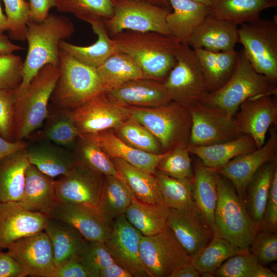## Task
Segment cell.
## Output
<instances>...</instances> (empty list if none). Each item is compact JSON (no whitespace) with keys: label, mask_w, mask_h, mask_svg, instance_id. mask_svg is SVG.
Returning <instances> with one entry per match:
<instances>
[{"label":"cell","mask_w":277,"mask_h":277,"mask_svg":"<svg viewBox=\"0 0 277 277\" xmlns=\"http://www.w3.org/2000/svg\"><path fill=\"white\" fill-rule=\"evenodd\" d=\"M44 231L51 242L55 266L73 259H78L87 240L75 228L60 220L48 217Z\"/></svg>","instance_id":"28"},{"label":"cell","mask_w":277,"mask_h":277,"mask_svg":"<svg viewBox=\"0 0 277 277\" xmlns=\"http://www.w3.org/2000/svg\"><path fill=\"white\" fill-rule=\"evenodd\" d=\"M276 161L268 162L256 172L249 184L246 194L245 204L251 219L260 226L265 214L267 199Z\"/></svg>","instance_id":"38"},{"label":"cell","mask_w":277,"mask_h":277,"mask_svg":"<svg viewBox=\"0 0 277 277\" xmlns=\"http://www.w3.org/2000/svg\"><path fill=\"white\" fill-rule=\"evenodd\" d=\"M105 176L76 162L66 174L55 180L58 201L97 207Z\"/></svg>","instance_id":"15"},{"label":"cell","mask_w":277,"mask_h":277,"mask_svg":"<svg viewBox=\"0 0 277 277\" xmlns=\"http://www.w3.org/2000/svg\"><path fill=\"white\" fill-rule=\"evenodd\" d=\"M146 2L155 6L172 11L171 7L168 0H135Z\"/></svg>","instance_id":"62"},{"label":"cell","mask_w":277,"mask_h":277,"mask_svg":"<svg viewBox=\"0 0 277 277\" xmlns=\"http://www.w3.org/2000/svg\"><path fill=\"white\" fill-rule=\"evenodd\" d=\"M217 277H276V273L261 264L249 248L227 260L213 273Z\"/></svg>","instance_id":"42"},{"label":"cell","mask_w":277,"mask_h":277,"mask_svg":"<svg viewBox=\"0 0 277 277\" xmlns=\"http://www.w3.org/2000/svg\"><path fill=\"white\" fill-rule=\"evenodd\" d=\"M192 196L196 210L213 233L214 212L217 200L216 173L200 161L194 164Z\"/></svg>","instance_id":"27"},{"label":"cell","mask_w":277,"mask_h":277,"mask_svg":"<svg viewBox=\"0 0 277 277\" xmlns=\"http://www.w3.org/2000/svg\"><path fill=\"white\" fill-rule=\"evenodd\" d=\"M47 216L69 224L89 241L105 242L111 231L97 208L90 205L58 201Z\"/></svg>","instance_id":"20"},{"label":"cell","mask_w":277,"mask_h":277,"mask_svg":"<svg viewBox=\"0 0 277 277\" xmlns=\"http://www.w3.org/2000/svg\"><path fill=\"white\" fill-rule=\"evenodd\" d=\"M60 75L59 66L47 65L26 87L14 89V141L29 137L46 120L49 102Z\"/></svg>","instance_id":"2"},{"label":"cell","mask_w":277,"mask_h":277,"mask_svg":"<svg viewBox=\"0 0 277 277\" xmlns=\"http://www.w3.org/2000/svg\"><path fill=\"white\" fill-rule=\"evenodd\" d=\"M200 273L195 268L190 262L179 268L172 275L171 277H199Z\"/></svg>","instance_id":"60"},{"label":"cell","mask_w":277,"mask_h":277,"mask_svg":"<svg viewBox=\"0 0 277 277\" xmlns=\"http://www.w3.org/2000/svg\"><path fill=\"white\" fill-rule=\"evenodd\" d=\"M193 50L209 93L219 89L233 73L239 52L234 49L224 52H213L203 48Z\"/></svg>","instance_id":"29"},{"label":"cell","mask_w":277,"mask_h":277,"mask_svg":"<svg viewBox=\"0 0 277 277\" xmlns=\"http://www.w3.org/2000/svg\"><path fill=\"white\" fill-rule=\"evenodd\" d=\"M188 109L192 122L188 146L228 142L242 135L234 118L221 115L201 103L189 107Z\"/></svg>","instance_id":"14"},{"label":"cell","mask_w":277,"mask_h":277,"mask_svg":"<svg viewBox=\"0 0 277 277\" xmlns=\"http://www.w3.org/2000/svg\"><path fill=\"white\" fill-rule=\"evenodd\" d=\"M59 67L60 75L51 97L55 110L72 111L108 91L96 68L61 49Z\"/></svg>","instance_id":"5"},{"label":"cell","mask_w":277,"mask_h":277,"mask_svg":"<svg viewBox=\"0 0 277 277\" xmlns=\"http://www.w3.org/2000/svg\"><path fill=\"white\" fill-rule=\"evenodd\" d=\"M111 37L116 51L131 58L144 78L164 82L176 64L181 43L172 35L125 30Z\"/></svg>","instance_id":"1"},{"label":"cell","mask_w":277,"mask_h":277,"mask_svg":"<svg viewBox=\"0 0 277 277\" xmlns=\"http://www.w3.org/2000/svg\"><path fill=\"white\" fill-rule=\"evenodd\" d=\"M29 21L40 23L49 15L50 9L55 7V0H29Z\"/></svg>","instance_id":"56"},{"label":"cell","mask_w":277,"mask_h":277,"mask_svg":"<svg viewBox=\"0 0 277 277\" xmlns=\"http://www.w3.org/2000/svg\"><path fill=\"white\" fill-rule=\"evenodd\" d=\"M83 136L93 141L110 158L122 159L153 175L158 163L167 153L154 154L134 148L121 140L112 129Z\"/></svg>","instance_id":"24"},{"label":"cell","mask_w":277,"mask_h":277,"mask_svg":"<svg viewBox=\"0 0 277 277\" xmlns=\"http://www.w3.org/2000/svg\"><path fill=\"white\" fill-rule=\"evenodd\" d=\"M58 201L55 179L30 164L26 171L23 195L18 204L27 210L48 216Z\"/></svg>","instance_id":"25"},{"label":"cell","mask_w":277,"mask_h":277,"mask_svg":"<svg viewBox=\"0 0 277 277\" xmlns=\"http://www.w3.org/2000/svg\"><path fill=\"white\" fill-rule=\"evenodd\" d=\"M74 31L72 22L63 16L49 14L40 23L29 21L25 33L28 51L23 63L22 80L17 87H26L44 66H59L60 43Z\"/></svg>","instance_id":"3"},{"label":"cell","mask_w":277,"mask_h":277,"mask_svg":"<svg viewBox=\"0 0 277 277\" xmlns=\"http://www.w3.org/2000/svg\"><path fill=\"white\" fill-rule=\"evenodd\" d=\"M9 28V22L6 15L3 13L0 2V34H4L5 31L8 32Z\"/></svg>","instance_id":"61"},{"label":"cell","mask_w":277,"mask_h":277,"mask_svg":"<svg viewBox=\"0 0 277 277\" xmlns=\"http://www.w3.org/2000/svg\"><path fill=\"white\" fill-rule=\"evenodd\" d=\"M111 103L122 107H156L171 101L164 82L142 78L129 82L105 93Z\"/></svg>","instance_id":"21"},{"label":"cell","mask_w":277,"mask_h":277,"mask_svg":"<svg viewBox=\"0 0 277 277\" xmlns=\"http://www.w3.org/2000/svg\"><path fill=\"white\" fill-rule=\"evenodd\" d=\"M239 43L254 70L277 82V16L240 25Z\"/></svg>","instance_id":"8"},{"label":"cell","mask_w":277,"mask_h":277,"mask_svg":"<svg viewBox=\"0 0 277 277\" xmlns=\"http://www.w3.org/2000/svg\"><path fill=\"white\" fill-rule=\"evenodd\" d=\"M113 130L121 140L134 148L154 154L163 153L155 137L130 116Z\"/></svg>","instance_id":"46"},{"label":"cell","mask_w":277,"mask_h":277,"mask_svg":"<svg viewBox=\"0 0 277 277\" xmlns=\"http://www.w3.org/2000/svg\"><path fill=\"white\" fill-rule=\"evenodd\" d=\"M187 149L190 153L197 156L205 166L215 168L238 156L256 150L257 147L250 135L242 134L228 142L206 146H189Z\"/></svg>","instance_id":"33"},{"label":"cell","mask_w":277,"mask_h":277,"mask_svg":"<svg viewBox=\"0 0 277 277\" xmlns=\"http://www.w3.org/2000/svg\"><path fill=\"white\" fill-rule=\"evenodd\" d=\"M193 1L204 4L208 6H210L211 4V0H193Z\"/></svg>","instance_id":"63"},{"label":"cell","mask_w":277,"mask_h":277,"mask_svg":"<svg viewBox=\"0 0 277 277\" xmlns=\"http://www.w3.org/2000/svg\"><path fill=\"white\" fill-rule=\"evenodd\" d=\"M97 36L96 41L88 46L75 45L66 41L60 43V49L80 62L97 68L116 51L114 42L109 35L102 20L89 23Z\"/></svg>","instance_id":"31"},{"label":"cell","mask_w":277,"mask_h":277,"mask_svg":"<svg viewBox=\"0 0 277 277\" xmlns=\"http://www.w3.org/2000/svg\"><path fill=\"white\" fill-rule=\"evenodd\" d=\"M277 7V0H211L209 14L237 25L260 18L261 12Z\"/></svg>","instance_id":"34"},{"label":"cell","mask_w":277,"mask_h":277,"mask_svg":"<svg viewBox=\"0 0 277 277\" xmlns=\"http://www.w3.org/2000/svg\"><path fill=\"white\" fill-rule=\"evenodd\" d=\"M40 135L41 140L49 141L68 149L75 145L79 133L70 111L54 110L51 114H49Z\"/></svg>","instance_id":"43"},{"label":"cell","mask_w":277,"mask_h":277,"mask_svg":"<svg viewBox=\"0 0 277 277\" xmlns=\"http://www.w3.org/2000/svg\"><path fill=\"white\" fill-rule=\"evenodd\" d=\"M249 250L263 265L269 264L277 260V235L273 231L260 227Z\"/></svg>","instance_id":"50"},{"label":"cell","mask_w":277,"mask_h":277,"mask_svg":"<svg viewBox=\"0 0 277 277\" xmlns=\"http://www.w3.org/2000/svg\"><path fill=\"white\" fill-rule=\"evenodd\" d=\"M267 141L260 148L238 156L223 166L211 168L229 180L245 203L247 187L259 169L265 164L277 159L276 126H272Z\"/></svg>","instance_id":"12"},{"label":"cell","mask_w":277,"mask_h":277,"mask_svg":"<svg viewBox=\"0 0 277 277\" xmlns=\"http://www.w3.org/2000/svg\"><path fill=\"white\" fill-rule=\"evenodd\" d=\"M170 12L146 2L113 0L112 16L102 21L110 37L125 30L172 35L166 21Z\"/></svg>","instance_id":"9"},{"label":"cell","mask_w":277,"mask_h":277,"mask_svg":"<svg viewBox=\"0 0 277 277\" xmlns=\"http://www.w3.org/2000/svg\"><path fill=\"white\" fill-rule=\"evenodd\" d=\"M238 25L208 14L187 42L192 49L203 48L213 52L234 49L239 43Z\"/></svg>","instance_id":"22"},{"label":"cell","mask_w":277,"mask_h":277,"mask_svg":"<svg viewBox=\"0 0 277 277\" xmlns=\"http://www.w3.org/2000/svg\"><path fill=\"white\" fill-rule=\"evenodd\" d=\"M53 277H90V275L81 261L73 259L57 266Z\"/></svg>","instance_id":"54"},{"label":"cell","mask_w":277,"mask_h":277,"mask_svg":"<svg viewBox=\"0 0 277 277\" xmlns=\"http://www.w3.org/2000/svg\"><path fill=\"white\" fill-rule=\"evenodd\" d=\"M96 69L108 91L129 82L144 78L142 70L131 58L118 51Z\"/></svg>","instance_id":"40"},{"label":"cell","mask_w":277,"mask_h":277,"mask_svg":"<svg viewBox=\"0 0 277 277\" xmlns=\"http://www.w3.org/2000/svg\"><path fill=\"white\" fill-rule=\"evenodd\" d=\"M70 111L79 135L114 129L130 117L126 107L110 102L105 93Z\"/></svg>","instance_id":"16"},{"label":"cell","mask_w":277,"mask_h":277,"mask_svg":"<svg viewBox=\"0 0 277 277\" xmlns=\"http://www.w3.org/2000/svg\"><path fill=\"white\" fill-rule=\"evenodd\" d=\"M189 152L186 147H177L167 152L158 163L156 170L174 179H191L193 172Z\"/></svg>","instance_id":"47"},{"label":"cell","mask_w":277,"mask_h":277,"mask_svg":"<svg viewBox=\"0 0 277 277\" xmlns=\"http://www.w3.org/2000/svg\"><path fill=\"white\" fill-rule=\"evenodd\" d=\"M23 49L22 47L11 43L7 36L0 34V54L13 53L15 51Z\"/></svg>","instance_id":"59"},{"label":"cell","mask_w":277,"mask_h":277,"mask_svg":"<svg viewBox=\"0 0 277 277\" xmlns=\"http://www.w3.org/2000/svg\"><path fill=\"white\" fill-rule=\"evenodd\" d=\"M29 164L25 149L0 160V203L22 200L26 171Z\"/></svg>","instance_id":"32"},{"label":"cell","mask_w":277,"mask_h":277,"mask_svg":"<svg viewBox=\"0 0 277 277\" xmlns=\"http://www.w3.org/2000/svg\"><path fill=\"white\" fill-rule=\"evenodd\" d=\"M47 219L45 214L27 210L17 202L0 203V250L44 231Z\"/></svg>","instance_id":"19"},{"label":"cell","mask_w":277,"mask_h":277,"mask_svg":"<svg viewBox=\"0 0 277 277\" xmlns=\"http://www.w3.org/2000/svg\"><path fill=\"white\" fill-rule=\"evenodd\" d=\"M23 63L18 55L0 54V90L14 89L20 84Z\"/></svg>","instance_id":"51"},{"label":"cell","mask_w":277,"mask_h":277,"mask_svg":"<svg viewBox=\"0 0 277 277\" xmlns=\"http://www.w3.org/2000/svg\"><path fill=\"white\" fill-rule=\"evenodd\" d=\"M28 276L15 259L7 252L0 250V277H25Z\"/></svg>","instance_id":"55"},{"label":"cell","mask_w":277,"mask_h":277,"mask_svg":"<svg viewBox=\"0 0 277 277\" xmlns=\"http://www.w3.org/2000/svg\"><path fill=\"white\" fill-rule=\"evenodd\" d=\"M276 94H265L244 102L236 113L234 120L242 134L250 135L257 148L266 141L268 129L277 124Z\"/></svg>","instance_id":"18"},{"label":"cell","mask_w":277,"mask_h":277,"mask_svg":"<svg viewBox=\"0 0 277 277\" xmlns=\"http://www.w3.org/2000/svg\"><path fill=\"white\" fill-rule=\"evenodd\" d=\"M27 144L23 141H9L0 135V160L13 152L24 149Z\"/></svg>","instance_id":"57"},{"label":"cell","mask_w":277,"mask_h":277,"mask_svg":"<svg viewBox=\"0 0 277 277\" xmlns=\"http://www.w3.org/2000/svg\"><path fill=\"white\" fill-rule=\"evenodd\" d=\"M110 159L118 175L138 200L150 204L163 202L157 182L153 174L122 159Z\"/></svg>","instance_id":"37"},{"label":"cell","mask_w":277,"mask_h":277,"mask_svg":"<svg viewBox=\"0 0 277 277\" xmlns=\"http://www.w3.org/2000/svg\"><path fill=\"white\" fill-rule=\"evenodd\" d=\"M125 107L155 137L163 153L187 147L192 123L187 107L174 101L156 107Z\"/></svg>","instance_id":"7"},{"label":"cell","mask_w":277,"mask_h":277,"mask_svg":"<svg viewBox=\"0 0 277 277\" xmlns=\"http://www.w3.org/2000/svg\"><path fill=\"white\" fill-rule=\"evenodd\" d=\"M167 226L190 257L199 253L213 236L196 213L170 209Z\"/></svg>","instance_id":"23"},{"label":"cell","mask_w":277,"mask_h":277,"mask_svg":"<svg viewBox=\"0 0 277 277\" xmlns=\"http://www.w3.org/2000/svg\"><path fill=\"white\" fill-rule=\"evenodd\" d=\"M142 236L124 214L113 220L110 234L104 242L115 262L134 277H149L140 256Z\"/></svg>","instance_id":"13"},{"label":"cell","mask_w":277,"mask_h":277,"mask_svg":"<svg viewBox=\"0 0 277 277\" xmlns=\"http://www.w3.org/2000/svg\"><path fill=\"white\" fill-rule=\"evenodd\" d=\"M55 7L88 23L110 18L113 13V0H55Z\"/></svg>","instance_id":"45"},{"label":"cell","mask_w":277,"mask_h":277,"mask_svg":"<svg viewBox=\"0 0 277 277\" xmlns=\"http://www.w3.org/2000/svg\"><path fill=\"white\" fill-rule=\"evenodd\" d=\"M134 195L120 176H105L97 209L105 222L111 226L113 220L124 214Z\"/></svg>","instance_id":"36"},{"label":"cell","mask_w":277,"mask_h":277,"mask_svg":"<svg viewBox=\"0 0 277 277\" xmlns=\"http://www.w3.org/2000/svg\"><path fill=\"white\" fill-rule=\"evenodd\" d=\"M79 260L85 267L90 277H98V272L116 263L104 242L87 241Z\"/></svg>","instance_id":"49"},{"label":"cell","mask_w":277,"mask_h":277,"mask_svg":"<svg viewBox=\"0 0 277 277\" xmlns=\"http://www.w3.org/2000/svg\"><path fill=\"white\" fill-rule=\"evenodd\" d=\"M140 253L149 277H171L191 259L167 226L157 234L142 235Z\"/></svg>","instance_id":"11"},{"label":"cell","mask_w":277,"mask_h":277,"mask_svg":"<svg viewBox=\"0 0 277 277\" xmlns=\"http://www.w3.org/2000/svg\"><path fill=\"white\" fill-rule=\"evenodd\" d=\"M25 150L29 163L53 179L66 174L76 163L68 149L49 141L27 145Z\"/></svg>","instance_id":"26"},{"label":"cell","mask_w":277,"mask_h":277,"mask_svg":"<svg viewBox=\"0 0 277 277\" xmlns=\"http://www.w3.org/2000/svg\"><path fill=\"white\" fill-rule=\"evenodd\" d=\"M276 84L254 70L242 49L229 80L219 89L209 93L201 103L221 115L234 118L245 101L262 95L276 94Z\"/></svg>","instance_id":"4"},{"label":"cell","mask_w":277,"mask_h":277,"mask_svg":"<svg viewBox=\"0 0 277 277\" xmlns=\"http://www.w3.org/2000/svg\"><path fill=\"white\" fill-rule=\"evenodd\" d=\"M172 101L189 107L201 103L209 93L193 49L180 43L176 62L164 81Z\"/></svg>","instance_id":"10"},{"label":"cell","mask_w":277,"mask_h":277,"mask_svg":"<svg viewBox=\"0 0 277 277\" xmlns=\"http://www.w3.org/2000/svg\"><path fill=\"white\" fill-rule=\"evenodd\" d=\"M170 208L164 203L150 204L138 200L134 195L124 215L142 235L151 236L167 226Z\"/></svg>","instance_id":"35"},{"label":"cell","mask_w":277,"mask_h":277,"mask_svg":"<svg viewBox=\"0 0 277 277\" xmlns=\"http://www.w3.org/2000/svg\"><path fill=\"white\" fill-rule=\"evenodd\" d=\"M14 89L0 90V135L14 141Z\"/></svg>","instance_id":"52"},{"label":"cell","mask_w":277,"mask_h":277,"mask_svg":"<svg viewBox=\"0 0 277 277\" xmlns=\"http://www.w3.org/2000/svg\"><path fill=\"white\" fill-rule=\"evenodd\" d=\"M172 9L166 21L171 35L181 43L187 42L209 14V6L193 0H168Z\"/></svg>","instance_id":"30"},{"label":"cell","mask_w":277,"mask_h":277,"mask_svg":"<svg viewBox=\"0 0 277 277\" xmlns=\"http://www.w3.org/2000/svg\"><path fill=\"white\" fill-rule=\"evenodd\" d=\"M216 178L213 236L225 239L240 248H249L260 226L251 219L245 203L232 184L217 173Z\"/></svg>","instance_id":"6"},{"label":"cell","mask_w":277,"mask_h":277,"mask_svg":"<svg viewBox=\"0 0 277 277\" xmlns=\"http://www.w3.org/2000/svg\"><path fill=\"white\" fill-rule=\"evenodd\" d=\"M76 145V162L104 176H119L110 157L93 141L80 135Z\"/></svg>","instance_id":"44"},{"label":"cell","mask_w":277,"mask_h":277,"mask_svg":"<svg viewBox=\"0 0 277 277\" xmlns=\"http://www.w3.org/2000/svg\"><path fill=\"white\" fill-rule=\"evenodd\" d=\"M9 22V37L15 41H24L27 23L30 19L29 4L25 0H3Z\"/></svg>","instance_id":"48"},{"label":"cell","mask_w":277,"mask_h":277,"mask_svg":"<svg viewBox=\"0 0 277 277\" xmlns=\"http://www.w3.org/2000/svg\"><path fill=\"white\" fill-rule=\"evenodd\" d=\"M154 175L163 201L170 209L198 213L192 196V179H176L157 170Z\"/></svg>","instance_id":"41"},{"label":"cell","mask_w":277,"mask_h":277,"mask_svg":"<svg viewBox=\"0 0 277 277\" xmlns=\"http://www.w3.org/2000/svg\"><path fill=\"white\" fill-rule=\"evenodd\" d=\"M7 249L28 276L53 277L56 266L52 247L44 231L20 239Z\"/></svg>","instance_id":"17"},{"label":"cell","mask_w":277,"mask_h":277,"mask_svg":"<svg viewBox=\"0 0 277 277\" xmlns=\"http://www.w3.org/2000/svg\"><path fill=\"white\" fill-rule=\"evenodd\" d=\"M98 277H132L131 274L124 267L114 263L101 270Z\"/></svg>","instance_id":"58"},{"label":"cell","mask_w":277,"mask_h":277,"mask_svg":"<svg viewBox=\"0 0 277 277\" xmlns=\"http://www.w3.org/2000/svg\"><path fill=\"white\" fill-rule=\"evenodd\" d=\"M245 249L235 246L225 239L213 236L199 253L190 257V263L201 276H213L214 272L227 260Z\"/></svg>","instance_id":"39"},{"label":"cell","mask_w":277,"mask_h":277,"mask_svg":"<svg viewBox=\"0 0 277 277\" xmlns=\"http://www.w3.org/2000/svg\"><path fill=\"white\" fill-rule=\"evenodd\" d=\"M261 227L273 231L277 228V168L275 169L270 188L264 219Z\"/></svg>","instance_id":"53"}]
</instances>
